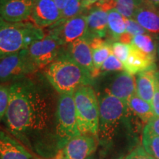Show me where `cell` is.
Wrapping results in <instances>:
<instances>
[{"label":"cell","mask_w":159,"mask_h":159,"mask_svg":"<svg viewBox=\"0 0 159 159\" xmlns=\"http://www.w3.org/2000/svg\"><path fill=\"white\" fill-rule=\"evenodd\" d=\"M49 93L30 77L10 84L9 104L3 119L7 133L42 158L58 152L55 111Z\"/></svg>","instance_id":"cell-1"},{"label":"cell","mask_w":159,"mask_h":159,"mask_svg":"<svg viewBox=\"0 0 159 159\" xmlns=\"http://www.w3.org/2000/svg\"><path fill=\"white\" fill-rule=\"evenodd\" d=\"M44 75L59 94L75 92L83 85H91L93 79L67 52H61L44 69Z\"/></svg>","instance_id":"cell-2"},{"label":"cell","mask_w":159,"mask_h":159,"mask_svg":"<svg viewBox=\"0 0 159 159\" xmlns=\"http://www.w3.org/2000/svg\"><path fill=\"white\" fill-rule=\"evenodd\" d=\"M98 142L103 146L111 144L128 116V104L112 95L105 93L99 99Z\"/></svg>","instance_id":"cell-3"},{"label":"cell","mask_w":159,"mask_h":159,"mask_svg":"<svg viewBox=\"0 0 159 159\" xmlns=\"http://www.w3.org/2000/svg\"><path fill=\"white\" fill-rule=\"evenodd\" d=\"M44 36L43 30L30 21L6 23L0 27V59L27 49Z\"/></svg>","instance_id":"cell-4"},{"label":"cell","mask_w":159,"mask_h":159,"mask_svg":"<svg viewBox=\"0 0 159 159\" xmlns=\"http://www.w3.org/2000/svg\"><path fill=\"white\" fill-rule=\"evenodd\" d=\"M77 126L80 134L97 136L99 127V99L91 85H83L74 92Z\"/></svg>","instance_id":"cell-5"},{"label":"cell","mask_w":159,"mask_h":159,"mask_svg":"<svg viewBox=\"0 0 159 159\" xmlns=\"http://www.w3.org/2000/svg\"><path fill=\"white\" fill-rule=\"evenodd\" d=\"M55 139L61 150L70 139L80 135L77 126L74 92L60 94L55 108Z\"/></svg>","instance_id":"cell-6"},{"label":"cell","mask_w":159,"mask_h":159,"mask_svg":"<svg viewBox=\"0 0 159 159\" xmlns=\"http://www.w3.org/2000/svg\"><path fill=\"white\" fill-rule=\"evenodd\" d=\"M39 70L27 49L0 59V84H8L28 77Z\"/></svg>","instance_id":"cell-7"},{"label":"cell","mask_w":159,"mask_h":159,"mask_svg":"<svg viewBox=\"0 0 159 159\" xmlns=\"http://www.w3.org/2000/svg\"><path fill=\"white\" fill-rule=\"evenodd\" d=\"M50 28L49 35L55 37L62 46H69L77 40L86 39V16L80 14L69 19L60 20Z\"/></svg>","instance_id":"cell-8"},{"label":"cell","mask_w":159,"mask_h":159,"mask_svg":"<svg viewBox=\"0 0 159 159\" xmlns=\"http://www.w3.org/2000/svg\"><path fill=\"white\" fill-rule=\"evenodd\" d=\"M61 47L55 37L48 34L32 43L27 51L38 69H45L57 57Z\"/></svg>","instance_id":"cell-9"},{"label":"cell","mask_w":159,"mask_h":159,"mask_svg":"<svg viewBox=\"0 0 159 159\" xmlns=\"http://www.w3.org/2000/svg\"><path fill=\"white\" fill-rule=\"evenodd\" d=\"M35 0H0V18L7 23L30 20Z\"/></svg>","instance_id":"cell-10"},{"label":"cell","mask_w":159,"mask_h":159,"mask_svg":"<svg viewBox=\"0 0 159 159\" xmlns=\"http://www.w3.org/2000/svg\"><path fill=\"white\" fill-rule=\"evenodd\" d=\"M98 147L97 137L90 134H80L74 137L62 149L69 159H88Z\"/></svg>","instance_id":"cell-11"},{"label":"cell","mask_w":159,"mask_h":159,"mask_svg":"<svg viewBox=\"0 0 159 159\" xmlns=\"http://www.w3.org/2000/svg\"><path fill=\"white\" fill-rule=\"evenodd\" d=\"M61 19V12L54 0H35L30 21L39 28L52 27Z\"/></svg>","instance_id":"cell-12"},{"label":"cell","mask_w":159,"mask_h":159,"mask_svg":"<svg viewBox=\"0 0 159 159\" xmlns=\"http://www.w3.org/2000/svg\"><path fill=\"white\" fill-rule=\"evenodd\" d=\"M105 93L128 104L130 97L136 94V78L125 71L115 75L105 89Z\"/></svg>","instance_id":"cell-13"},{"label":"cell","mask_w":159,"mask_h":159,"mask_svg":"<svg viewBox=\"0 0 159 159\" xmlns=\"http://www.w3.org/2000/svg\"><path fill=\"white\" fill-rule=\"evenodd\" d=\"M67 53L93 79L97 77L93 64L92 51L88 40L84 38L71 43L69 45Z\"/></svg>","instance_id":"cell-14"},{"label":"cell","mask_w":159,"mask_h":159,"mask_svg":"<svg viewBox=\"0 0 159 159\" xmlns=\"http://www.w3.org/2000/svg\"><path fill=\"white\" fill-rule=\"evenodd\" d=\"M86 16L87 32L86 39L89 41L94 38H105L108 33V12L99 6L89 9Z\"/></svg>","instance_id":"cell-15"},{"label":"cell","mask_w":159,"mask_h":159,"mask_svg":"<svg viewBox=\"0 0 159 159\" xmlns=\"http://www.w3.org/2000/svg\"><path fill=\"white\" fill-rule=\"evenodd\" d=\"M33 155L22 144L0 130V159H32Z\"/></svg>","instance_id":"cell-16"},{"label":"cell","mask_w":159,"mask_h":159,"mask_svg":"<svg viewBox=\"0 0 159 159\" xmlns=\"http://www.w3.org/2000/svg\"><path fill=\"white\" fill-rule=\"evenodd\" d=\"M156 66L142 71L136 75V94L144 99V101L151 104L155 92L156 85Z\"/></svg>","instance_id":"cell-17"},{"label":"cell","mask_w":159,"mask_h":159,"mask_svg":"<svg viewBox=\"0 0 159 159\" xmlns=\"http://www.w3.org/2000/svg\"><path fill=\"white\" fill-rule=\"evenodd\" d=\"M155 62L156 61H152L136 47L130 44V55L126 61L123 63V66L125 71L135 75L155 66Z\"/></svg>","instance_id":"cell-18"},{"label":"cell","mask_w":159,"mask_h":159,"mask_svg":"<svg viewBox=\"0 0 159 159\" xmlns=\"http://www.w3.org/2000/svg\"><path fill=\"white\" fill-rule=\"evenodd\" d=\"M133 19L147 32L159 34V13L151 6L145 4L139 7L135 12Z\"/></svg>","instance_id":"cell-19"},{"label":"cell","mask_w":159,"mask_h":159,"mask_svg":"<svg viewBox=\"0 0 159 159\" xmlns=\"http://www.w3.org/2000/svg\"><path fill=\"white\" fill-rule=\"evenodd\" d=\"M92 51L93 64L96 71L97 77L100 74V69L106 59L112 54L111 44L100 38H94L89 40Z\"/></svg>","instance_id":"cell-20"},{"label":"cell","mask_w":159,"mask_h":159,"mask_svg":"<svg viewBox=\"0 0 159 159\" xmlns=\"http://www.w3.org/2000/svg\"><path fill=\"white\" fill-rule=\"evenodd\" d=\"M128 106L129 110L145 123H148L154 116L151 104L140 98L136 94L129 99Z\"/></svg>","instance_id":"cell-21"},{"label":"cell","mask_w":159,"mask_h":159,"mask_svg":"<svg viewBox=\"0 0 159 159\" xmlns=\"http://www.w3.org/2000/svg\"><path fill=\"white\" fill-rule=\"evenodd\" d=\"M108 33L114 40H119V37L126 32L125 17L116 8L108 11Z\"/></svg>","instance_id":"cell-22"},{"label":"cell","mask_w":159,"mask_h":159,"mask_svg":"<svg viewBox=\"0 0 159 159\" xmlns=\"http://www.w3.org/2000/svg\"><path fill=\"white\" fill-rule=\"evenodd\" d=\"M131 45L134 46L152 61H156L157 55L156 42L150 35L143 34L135 35L133 39Z\"/></svg>","instance_id":"cell-23"},{"label":"cell","mask_w":159,"mask_h":159,"mask_svg":"<svg viewBox=\"0 0 159 159\" xmlns=\"http://www.w3.org/2000/svg\"><path fill=\"white\" fill-rule=\"evenodd\" d=\"M115 8L123 16L133 19L135 12L139 7L146 4L145 0H114Z\"/></svg>","instance_id":"cell-24"},{"label":"cell","mask_w":159,"mask_h":159,"mask_svg":"<svg viewBox=\"0 0 159 159\" xmlns=\"http://www.w3.org/2000/svg\"><path fill=\"white\" fill-rule=\"evenodd\" d=\"M142 146L149 155L155 159H159V136L143 133Z\"/></svg>","instance_id":"cell-25"},{"label":"cell","mask_w":159,"mask_h":159,"mask_svg":"<svg viewBox=\"0 0 159 159\" xmlns=\"http://www.w3.org/2000/svg\"><path fill=\"white\" fill-rule=\"evenodd\" d=\"M83 10L81 0H69L65 8L61 12V20H66L82 14Z\"/></svg>","instance_id":"cell-26"},{"label":"cell","mask_w":159,"mask_h":159,"mask_svg":"<svg viewBox=\"0 0 159 159\" xmlns=\"http://www.w3.org/2000/svg\"><path fill=\"white\" fill-rule=\"evenodd\" d=\"M10 84H0V122L3 121L9 104Z\"/></svg>","instance_id":"cell-27"},{"label":"cell","mask_w":159,"mask_h":159,"mask_svg":"<svg viewBox=\"0 0 159 159\" xmlns=\"http://www.w3.org/2000/svg\"><path fill=\"white\" fill-rule=\"evenodd\" d=\"M123 70H124L123 63L112 53L102 64L100 69V72L122 71Z\"/></svg>","instance_id":"cell-28"},{"label":"cell","mask_w":159,"mask_h":159,"mask_svg":"<svg viewBox=\"0 0 159 159\" xmlns=\"http://www.w3.org/2000/svg\"><path fill=\"white\" fill-rule=\"evenodd\" d=\"M112 52L119 61L124 63L130 55V44H125L119 41H116L111 45Z\"/></svg>","instance_id":"cell-29"},{"label":"cell","mask_w":159,"mask_h":159,"mask_svg":"<svg viewBox=\"0 0 159 159\" xmlns=\"http://www.w3.org/2000/svg\"><path fill=\"white\" fill-rule=\"evenodd\" d=\"M125 25H126V33H129L133 36L148 34L147 31L134 19L125 18Z\"/></svg>","instance_id":"cell-30"},{"label":"cell","mask_w":159,"mask_h":159,"mask_svg":"<svg viewBox=\"0 0 159 159\" xmlns=\"http://www.w3.org/2000/svg\"><path fill=\"white\" fill-rule=\"evenodd\" d=\"M122 159H155L149 155L143 146L139 145Z\"/></svg>","instance_id":"cell-31"},{"label":"cell","mask_w":159,"mask_h":159,"mask_svg":"<svg viewBox=\"0 0 159 159\" xmlns=\"http://www.w3.org/2000/svg\"><path fill=\"white\" fill-rule=\"evenodd\" d=\"M143 133L159 136V117H152L145 125Z\"/></svg>","instance_id":"cell-32"},{"label":"cell","mask_w":159,"mask_h":159,"mask_svg":"<svg viewBox=\"0 0 159 159\" xmlns=\"http://www.w3.org/2000/svg\"><path fill=\"white\" fill-rule=\"evenodd\" d=\"M151 106H152L154 116L159 117V83L157 80L156 77V85H155V92L153 98H152V103H151Z\"/></svg>","instance_id":"cell-33"},{"label":"cell","mask_w":159,"mask_h":159,"mask_svg":"<svg viewBox=\"0 0 159 159\" xmlns=\"http://www.w3.org/2000/svg\"><path fill=\"white\" fill-rule=\"evenodd\" d=\"M133 39H134V36H133V35H131L130 34L127 33L126 32H125L124 34H122L120 37H119V42L125 43V44H131Z\"/></svg>","instance_id":"cell-34"},{"label":"cell","mask_w":159,"mask_h":159,"mask_svg":"<svg viewBox=\"0 0 159 159\" xmlns=\"http://www.w3.org/2000/svg\"><path fill=\"white\" fill-rule=\"evenodd\" d=\"M102 0H81L83 7L84 9H90L94 5H96L97 3H99Z\"/></svg>","instance_id":"cell-35"},{"label":"cell","mask_w":159,"mask_h":159,"mask_svg":"<svg viewBox=\"0 0 159 159\" xmlns=\"http://www.w3.org/2000/svg\"><path fill=\"white\" fill-rule=\"evenodd\" d=\"M55 3L56 4L57 7H58L61 12H62L63 11V9L65 8L66 5H67L68 3L69 0H54Z\"/></svg>","instance_id":"cell-36"},{"label":"cell","mask_w":159,"mask_h":159,"mask_svg":"<svg viewBox=\"0 0 159 159\" xmlns=\"http://www.w3.org/2000/svg\"><path fill=\"white\" fill-rule=\"evenodd\" d=\"M50 159H69V158H67L65 156V155L63 154V151L61 150L57 152V154L55 155L54 157H52V158Z\"/></svg>","instance_id":"cell-37"},{"label":"cell","mask_w":159,"mask_h":159,"mask_svg":"<svg viewBox=\"0 0 159 159\" xmlns=\"http://www.w3.org/2000/svg\"><path fill=\"white\" fill-rule=\"evenodd\" d=\"M148 2L152 7H159V0H148Z\"/></svg>","instance_id":"cell-38"},{"label":"cell","mask_w":159,"mask_h":159,"mask_svg":"<svg viewBox=\"0 0 159 159\" xmlns=\"http://www.w3.org/2000/svg\"><path fill=\"white\" fill-rule=\"evenodd\" d=\"M155 42H156V49H157V55L159 56V34L156 35V38H155Z\"/></svg>","instance_id":"cell-39"},{"label":"cell","mask_w":159,"mask_h":159,"mask_svg":"<svg viewBox=\"0 0 159 159\" xmlns=\"http://www.w3.org/2000/svg\"><path fill=\"white\" fill-rule=\"evenodd\" d=\"M6 23H7V22H6V21H4L2 18H0V27H2V26H3L4 25H5Z\"/></svg>","instance_id":"cell-40"},{"label":"cell","mask_w":159,"mask_h":159,"mask_svg":"<svg viewBox=\"0 0 159 159\" xmlns=\"http://www.w3.org/2000/svg\"><path fill=\"white\" fill-rule=\"evenodd\" d=\"M156 77L157 80H158L159 83V71H157L156 72Z\"/></svg>","instance_id":"cell-41"},{"label":"cell","mask_w":159,"mask_h":159,"mask_svg":"<svg viewBox=\"0 0 159 159\" xmlns=\"http://www.w3.org/2000/svg\"><path fill=\"white\" fill-rule=\"evenodd\" d=\"M158 61H159V56H158Z\"/></svg>","instance_id":"cell-42"},{"label":"cell","mask_w":159,"mask_h":159,"mask_svg":"<svg viewBox=\"0 0 159 159\" xmlns=\"http://www.w3.org/2000/svg\"><path fill=\"white\" fill-rule=\"evenodd\" d=\"M88 159H89V158H88Z\"/></svg>","instance_id":"cell-43"}]
</instances>
